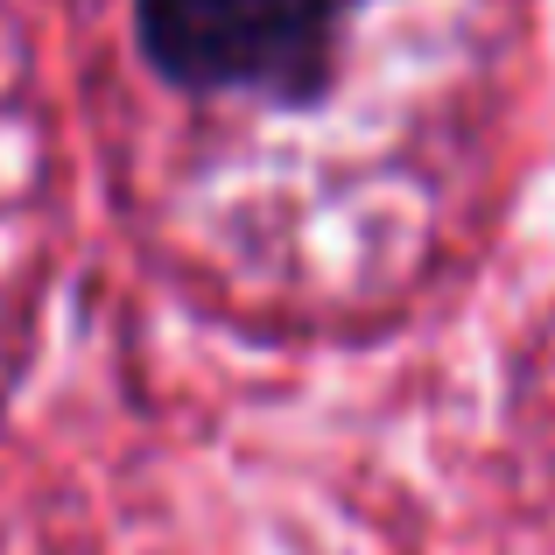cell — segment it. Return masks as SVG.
I'll use <instances>...</instances> for the list:
<instances>
[{"instance_id":"obj_1","label":"cell","mask_w":555,"mask_h":555,"mask_svg":"<svg viewBox=\"0 0 555 555\" xmlns=\"http://www.w3.org/2000/svg\"><path fill=\"white\" fill-rule=\"evenodd\" d=\"M345 0H134L155 64L183 85H282L317 64Z\"/></svg>"}]
</instances>
